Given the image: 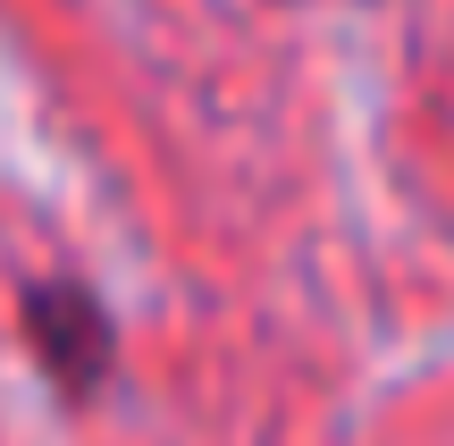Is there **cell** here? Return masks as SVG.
Returning <instances> with one entry per match:
<instances>
[{"label": "cell", "instance_id": "1", "mask_svg": "<svg viewBox=\"0 0 454 446\" xmlns=\"http://www.w3.org/2000/svg\"><path fill=\"white\" fill-rule=\"evenodd\" d=\"M17 346L67 413H93L118 379V312L76 270H43L17 286Z\"/></svg>", "mask_w": 454, "mask_h": 446}]
</instances>
